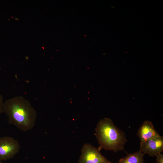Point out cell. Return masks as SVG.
Here are the masks:
<instances>
[{
  "label": "cell",
  "instance_id": "cell-1",
  "mask_svg": "<svg viewBox=\"0 0 163 163\" xmlns=\"http://www.w3.org/2000/svg\"><path fill=\"white\" fill-rule=\"evenodd\" d=\"M3 113L8 123L26 132L34 127L37 117L36 111L28 100L22 96H16L4 101Z\"/></svg>",
  "mask_w": 163,
  "mask_h": 163
},
{
  "label": "cell",
  "instance_id": "cell-2",
  "mask_svg": "<svg viewBox=\"0 0 163 163\" xmlns=\"http://www.w3.org/2000/svg\"><path fill=\"white\" fill-rule=\"evenodd\" d=\"M95 135L100 150L104 149L116 153L125 150L124 145L127 141L125 134L110 119L105 118L99 121L95 128Z\"/></svg>",
  "mask_w": 163,
  "mask_h": 163
},
{
  "label": "cell",
  "instance_id": "cell-3",
  "mask_svg": "<svg viewBox=\"0 0 163 163\" xmlns=\"http://www.w3.org/2000/svg\"><path fill=\"white\" fill-rule=\"evenodd\" d=\"M98 148L85 143L81 150L78 163H114L104 156Z\"/></svg>",
  "mask_w": 163,
  "mask_h": 163
},
{
  "label": "cell",
  "instance_id": "cell-4",
  "mask_svg": "<svg viewBox=\"0 0 163 163\" xmlns=\"http://www.w3.org/2000/svg\"><path fill=\"white\" fill-rule=\"evenodd\" d=\"M20 150L18 141L8 136L0 137V160L9 159L14 157Z\"/></svg>",
  "mask_w": 163,
  "mask_h": 163
},
{
  "label": "cell",
  "instance_id": "cell-5",
  "mask_svg": "<svg viewBox=\"0 0 163 163\" xmlns=\"http://www.w3.org/2000/svg\"><path fill=\"white\" fill-rule=\"evenodd\" d=\"M144 154L156 156L163 151V137L160 136L148 141L140 142V149Z\"/></svg>",
  "mask_w": 163,
  "mask_h": 163
},
{
  "label": "cell",
  "instance_id": "cell-6",
  "mask_svg": "<svg viewBox=\"0 0 163 163\" xmlns=\"http://www.w3.org/2000/svg\"><path fill=\"white\" fill-rule=\"evenodd\" d=\"M137 135L141 142H145L160 136L152 122L149 120L144 121L140 126Z\"/></svg>",
  "mask_w": 163,
  "mask_h": 163
},
{
  "label": "cell",
  "instance_id": "cell-7",
  "mask_svg": "<svg viewBox=\"0 0 163 163\" xmlns=\"http://www.w3.org/2000/svg\"><path fill=\"white\" fill-rule=\"evenodd\" d=\"M144 154L139 150L120 159L118 163H145L143 158Z\"/></svg>",
  "mask_w": 163,
  "mask_h": 163
},
{
  "label": "cell",
  "instance_id": "cell-8",
  "mask_svg": "<svg viewBox=\"0 0 163 163\" xmlns=\"http://www.w3.org/2000/svg\"><path fill=\"white\" fill-rule=\"evenodd\" d=\"M3 98L2 95L0 94V115L3 113Z\"/></svg>",
  "mask_w": 163,
  "mask_h": 163
},
{
  "label": "cell",
  "instance_id": "cell-9",
  "mask_svg": "<svg viewBox=\"0 0 163 163\" xmlns=\"http://www.w3.org/2000/svg\"><path fill=\"white\" fill-rule=\"evenodd\" d=\"M156 163H163V155L160 153L156 156Z\"/></svg>",
  "mask_w": 163,
  "mask_h": 163
},
{
  "label": "cell",
  "instance_id": "cell-10",
  "mask_svg": "<svg viewBox=\"0 0 163 163\" xmlns=\"http://www.w3.org/2000/svg\"><path fill=\"white\" fill-rule=\"evenodd\" d=\"M0 163H4L2 161L0 160Z\"/></svg>",
  "mask_w": 163,
  "mask_h": 163
}]
</instances>
